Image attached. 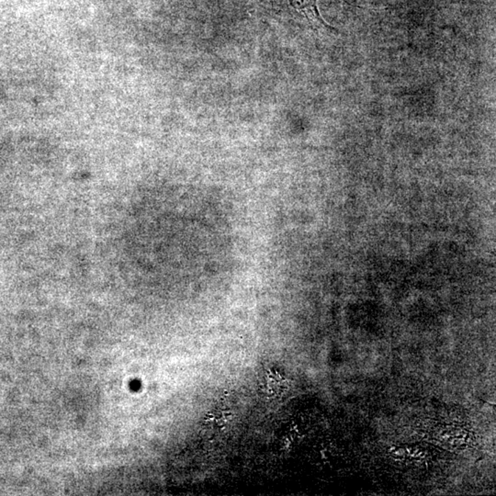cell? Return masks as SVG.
Wrapping results in <instances>:
<instances>
[{"label":"cell","instance_id":"1","mask_svg":"<svg viewBox=\"0 0 496 496\" xmlns=\"http://www.w3.org/2000/svg\"><path fill=\"white\" fill-rule=\"evenodd\" d=\"M315 2H316V0H310V3H311V4H312V6H313V8H315ZM299 7L301 8H311L309 2H308V0H300Z\"/></svg>","mask_w":496,"mask_h":496}]
</instances>
